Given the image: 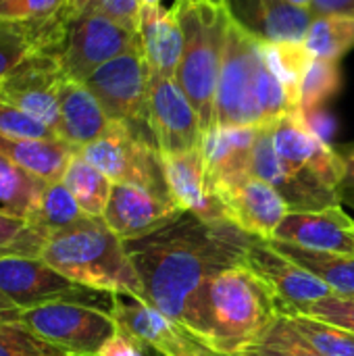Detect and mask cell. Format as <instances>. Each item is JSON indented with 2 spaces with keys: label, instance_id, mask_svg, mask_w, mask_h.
I'll list each match as a JSON object with an SVG mask.
<instances>
[{
  "label": "cell",
  "instance_id": "27",
  "mask_svg": "<svg viewBox=\"0 0 354 356\" xmlns=\"http://www.w3.org/2000/svg\"><path fill=\"white\" fill-rule=\"evenodd\" d=\"M280 319L292 332V336L315 355L354 356V334L346 330L298 313H282Z\"/></svg>",
  "mask_w": 354,
  "mask_h": 356
},
{
  "label": "cell",
  "instance_id": "24",
  "mask_svg": "<svg viewBox=\"0 0 354 356\" xmlns=\"http://www.w3.org/2000/svg\"><path fill=\"white\" fill-rule=\"evenodd\" d=\"M0 152L13 163L33 173L35 177L52 184L63 181L71 159L79 152L75 146L61 138L50 140H17L0 136Z\"/></svg>",
  "mask_w": 354,
  "mask_h": 356
},
{
  "label": "cell",
  "instance_id": "19",
  "mask_svg": "<svg viewBox=\"0 0 354 356\" xmlns=\"http://www.w3.org/2000/svg\"><path fill=\"white\" fill-rule=\"evenodd\" d=\"M167 192L182 213L204 221H227L223 204L215 194L200 148L182 154H161Z\"/></svg>",
  "mask_w": 354,
  "mask_h": 356
},
{
  "label": "cell",
  "instance_id": "15",
  "mask_svg": "<svg viewBox=\"0 0 354 356\" xmlns=\"http://www.w3.org/2000/svg\"><path fill=\"white\" fill-rule=\"evenodd\" d=\"M225 217L257 240H273L282 219L292 211L286 198L267 181L244 175L236 181L215 188Z\"/></svg>",
  "mask_w": 354,
  "mask_h": 356
},
{
  "label": "cell",
  "instance_id": "29",
  "mask_svg": "<svg viewBox=\"0 0 354 356\" xmlns=\"http://www.w3.org/2000/svg\"><path fill=\"white\" fill-rule=\"evenodd\" d=\"M305 46L313 58L340 60L354 48V17L351 15H321L315 17L307 35Z\"/></svg>",
  "mask_w": 354,
  "mask_h": 356
},
{
  "label": "cell",
  "instance_id": "41",
  "mask_svg": "<svg viewBox=\"0 0 354 356\" xmlns=\"http://www.w3.org/2000/svg\"><path fill=\"white\" fill-rule=\"evenodd\" d=\"M309 10L313 17L321 15H351L354 17V0H315Z\"/></svg>",
  "mask_w": 354,
  "mask_h": 356
},
{
  "label": "cell",
  "instance_id": "44",
  "mask_svg": "<svg viewBox=\"0 0 354 356\" xmlns=\"http://www.w3.org/2000/svg\"><path fill=\"white\" fill-rule=\"evenodd\" d=\"M288 2H292V4H296V6H305V8H309L315 0H288Z\"/></svg>",
  "mask_w": 354,
  "mask_h": 356
},
{
  "label": "cell",
  "instance_id": "26",
  "mask_svg": "<svg viewBox=\"0 0 354 356\" xmlns=\"http://www.w3.org/2000/svg\"><path fill=\"white\" fill-rule=\"evenodd\" d=\"M63 184L67 186V190L73 194L79 209L88 217L104 215L111 192H113V181L100 169L88 163L79 152L71 159L63 175Z\"/></svg>",
  "mask_w": 354,
  "mask_h": 356
},
{
  "label": "cell",
  "instance_id": "13",
  "mask_svg": "<svg viewBox=\"0 0 354 356\" xmlns=\"http://www.w3.org/2000/svg\"><path fill=\"white\" fill-rule=\"evenodd\" d=\"M111 315L121 332L163 356H227L198 342L159 309L131 294H111Z\"/></svg>",
  "mask_w": 354,
  "mask_h": 356
},
{
  "label": "cell",
  "instance_id": "6",
  "mask_svg": "<svg viewBox=\"0 0 354 356\" xmlns=\"http://www.w3.org/2000/svg\"><path fill=\"white\" fill-rule=\"evenodd\" d=\"M263 42L230 19L215 96V125L265 127L259 102Z\"/></svg>",
  "mask_w": 354,
  "mask_h": 356
},
{
  "label": "cell",
  "instance_id": "36",
  "mask_svg": "<svg viewBox=\"0 0 354 356\" xmlns=\"http://www.w3.org/2000/svg\"><path fill=\"white\" fill-rule=\"evenodd\" d=\"M282 313H298L307 315L325 323H332L340 330L354 334V296H338L332 294L328 298L296 307V309H282ZM280 313V315H282Z\"/></svg>",
  "mask_w": 354,
  "mask_h": 356
},
{
  "label": "cell",
  "instance_id": "40",
  "mask_svg": "<svg viewBox=\"0 0 354 356\" xmlns=\"http://www.w3.org/2000/svg\"><path fill=\"white\" fill-rule=\"evenodd\" d=\"M96 356H144L142 355V346L131 338L127 336L125 332H121L117 327V332L104 342V346L98 350Z\"/></svg>",
  "mask_w": 354,
  "mask_h": 356
},
{
  "label": "cell",
  "instance_id": "43",
  "mask_svg": "<svg viewBox=\"0 0 354 356\" xmlns=\"http://www.w3.org/2000/svg\"><path fill=\"white\" fill-rule=\"evenodd\" d=\"M15 313H17V309L0 294V319H13Z\"/></svg>",
  "mask_w": 354,
  "mask_h": 356
},
{
  "label": "cell",
  "instance_id": "5",
  "mask_svg": "<svg viewBox=\"0 0 354 356\" xmlns=\"http://www.w3.org/2000/svg\"><path fill=\"white\" fill-rule=\"evenodd\" d=\"M171 8L184 31V54L175 81L194 104L204 134L215 125V96L230 15L223 4L211 0H175Z\"/></svg>",
  "mask_w": 354,
  "mask_h": 356
},
{
  "label": "cell",
  "instance_id": "42",
  "mask_svg": "<svg viewBox=\"0 0 354 356\" xmlns=\"http://www.w3.org/2000/svg\"><path fill=\"white\" fill-rule=\"evenodd\" d=\"M344 163H346V177H344V184L354 188V146L344 154Z\"/></svg>",
  "mask_w": 354,
  "mask_h": 356
},
{
  "label": "cell",
  "instance_id": "32",
  "mask_svg": "<svg viewBox=\"0 0 354 356\" xmlns=\"http://www.w3.org/2000/svg\"><path fill=\"white\" fill-rule=\"evenodd\" d=\"M48 232L29 223L6 209H0V259L4 257H42Z\"/></svg>",
  "mask_w": 354,
  "mask_h": 356
},
{
  "label": "cell",
  "instance_id": "37",
  "mask_svg": "<svg viewBox=\"0 0 354 356\" xmlns=\"http://www.w3.org/2000/svg\"><path fill=\"white\" fill-rule=\"evenodd\" d=\"M73 15H102L131 31H138L140 0H69Z\"/></svg>",
  "mask_w": 354,
  "mask_h": 356
},
{
  "label": "cell",
  "instance_id": "4",
  "mask_svg": "<svg viewBox=\"0 0 354 356\" xmlns=\"http://www.w3.org/2000/svg\"><path fill=\"white\" fill-rule=\"evenodd\" d=\"M277 317V296L246 265H232L211 277V350L219 355H236L257 342Z\"/></svg>",
  "mask_w": 354,
  "mask_h": 356
},
{
  "label": "cell",
  "instance_id": "12",
  "mask_svg": "<svg viewBox=\"0 0 354 356\" xmlns=\"http://www.w3.org/2000/svg\"><path fill=\"white\" fill-rule=\"evenodd\" d=\"M146 121L159 154H182L200 146V117L175 77L150 73Z\"/></svg>",
  "mask_w": 354,
  "mask_h": 356
},
{
  "label": "cell",
  "instance_id": "34",
  "mask_svg": "<svg viewBox=\"0 0 354 356\" xmlns=\"http://www.w3.org/2000/svg\"><path fill=\"white\" fill-rule=\"evenodd\" d=\"M0 356H77L46 342L17 319H0Z\"/></svg>",
  "mask_w": 354,
  "mask_h": 356
},
{
  "label": "cell",
  "instance_id": "2",
  "mask_svg": "<svg viewBox=\"0 0 354 356\" xmlns=\"http://www.w3.org/2000/svg\"><path fill=\"white\" fill-rule=\"evenodd\" d=\"M40 259L73 284L88 290L102 294H131L146 300L142 282L123 240L102 217H86L75 225L48 234Z\"/></svg>",
  "mask_w": 354,
  "mask_h": 356
},
{
  "label": "cell",
  "instance_id": "23",
  "mask_svg": "<svg viewBox=\"0 0 354 356\" xmlns=\"http://www.w3.org/2000/svg\"><path fill=\"white\" fill-rule=\"evenodd\" d=\"M111 125L108 115L83 81L65 79L58 98V138L81 150Z\"/></svg>",
  "mask_w": 354,
  "mask_h": 356
},
{
  "label": "cell",
  "instance_id": "22",
  "mask_svg": "<svg viewBox=\"0 0 354 356\" xmlns=\"http://www.w3.org/2000/svg\"><path fill=\"white\" fill-rule=\"evenodd\" d=\"M138 38L152 75L175 77L184 54V31L173 8L144 4L140 8Z\"/></svg>",
  "mask_w": 354,
  "mask_h": 356
},
{
  "label": "cell",
  "instance_id": "18",
  "mask_svg": "<svg viewBox=\"0 0 354 356\" xmlns=\"http://www.w3.org/2000/svg\"><path fill=\"white\" fill-rule=\"evenodd\" d=\"M273 240H282L313 252L354 257V219L340 204L321 211H290Z\"/></svg>",
  "mask_w": 354,
  "mask_h": 356
},
{
  "label": "cell",
  "instance_id": "21",
  "mask_svg": "<svg viewBox=\"0 0 354 356\" xmlns=\"http://www.w3.org/2000/svg\"><path fill=\"white\" fill-rule=\"evenodd\" d=\"M263 127H223L213 125L202 134L200 152L213 190L250 175V159Z\"/></svg>",
  "mask_w": 354,
  "mask_h": 356
},
{
  "label": "cell",
  "instance_id": "47",
  "mask_svg": "<svg viewBox=\"0 0 354 356\" xmlns=\"http://www.w3.org/2000/svg\"><path fill=\"white\" fill-rule=\"evenodd\" d=\"M0 2H4V0H0Z\"/></svg>",
  "mask_w": 354,
  "mask_h": 356
},
{
  "label": "cell",
  "instance_id": "20",
  "mask_svg": "<svg viewBox=\"0 0 354 356\" xmlns=\"http://www.w3.org/2000/svg\"><path fill=\"white\" fill-rule=\"evenodd\" d=\"M230 19L263 44L305 42L313 13L288 0H223Z\"/></svg>",
  "mask_w": 354,
  "mask_h": 356
},
{
  "label": "cell",
  "instance_id": "39",
  "mask_svg": "<svg viewBox=\"0 0 354 356\" xmlns=\"http://www.w3.org/2000/svg\"><path fill=\"white\" fill-rule=\"evenodd\" d=\"M29 52H33V44L25 29L15 23H0V86Z\"/></svg>",
  "mask_w": 354,
  "mask_h": 356
},
{
  "label": "cell",
  "instance_id": "8",
  "mask_svg": "<svg viewBox=\"0 0 354 356\" xmlns=\"http://www.w3.org/2000/svg\"><path fill=\"white\" fill-rule=\"evenodd\" d=\"M79 154L113 184H140L167 190L156 146L125 123L111 121L108 129L96 142L83 146Z\"/></svg>",
  "mask_w": 354,
  "mask_h": 356
},
{
  "label": "cell",
  "instance_id": "25",
  "mask_svg": "<svg viewBox=\"0 0 354 356\" xmlns=\"http://www.w3.org/2000/svg\"><path fill=\"white\" fill-rule=\"evenodd\" d=\"M277 252L292 259L315 277H319L334 294L338 296H354V257L346 254H325L313 252L282 240H267Z\"/></svg>",
  "mask_w": 354,
  "mask_h": 356
},
{
  "label": "cell",
  "instance_id": "16",
  "mask_svg": "<svg viewBox=\"0 0 354 356\" xmlns=\"http://www.w3.org/2000/svg\"><path fill=\"white\" fill-rule=\"evenodd\" d=\"M179 215L182 211L175 207L167 190L140 184H113L102 219L125 242L152 234L175 221Z\"/></svg>",
  "mask_w": 354,
  "mask_h": 356
},
{
  "label": "cell",
  "instance_id": "45",
  "mask_svg": "<svg viewBox=\"0 0 354 356\" xmlns=\"http://www.w3.org/2000/svg\"><path fill=\"white\" fill-rule=\"evenodd\" d=\"M140 4H161V0H140Z\"/></svg>",
  "mask_w": 354,
  "mask_h": 356
},
{
  "label": "cell",
  "instance_id": "28",
  "mask_svg": "<svg viewBox=\"0 0 354 356\" xmlns=\"http://www.w3.org/2000/svg\"><path fill=\"white\" fill-rule=\"evenodd\" d=\"M46 186L48 181L25 171L23 167H19L17 163H13L8 156L0 152V204L2 209L29 219L35 213Z\"/></svg>",
  "mask_w": 354,
  "mask_h": 356
},
{
  "label": "cell",
  "instance_id": "30",
  "mask_svg": "<svg viewBox=\"0 0 354 356\" xmlns=\"http://www.w3.org/2000/svg\"><path fill=\"white\" fill-rule=\"evenodd\" d=\"M263 54H265L269 69L277 75V79L284 83V88L292 96L294 104L298 106L300 86H303L307 69L313 63V54L307 50L305 42L263 44Z\"/></svg>",
  "mask_w": 354,
  "mask_h": 356
},
{
  "label": "cell",
  "instance_id": "1",
  "mask_svg": "<svg viewBox=\"0 0 354 356\" xmlns=\"http://www.w3.org/2000/svg\"><path fill=\"white\" fill-rule=\"evenodd\" d=\"M255 240L230 221H204L182 213L169 225L123 244L146 302L211 348L209 282L242 263Z\"/></svg>",
  "mask_w": 354,
  "mask_h": 356
},
{
  "label": "cell",
  "instance_id": "31",
  "mask_svg": "<svg viewBox=\"0 0 354 356\" xmlns=\"http://www.w3.org/2000/svg\"><path fill=\"white\" fill-rule=\"evenodd\" d=\"M86 217L88 215L79 209L77 200L67 190V186L63 181H52L46 186L35 213L27 221L42 227L44 232L52 234V232L65 229L69 225H75Z\"/></svg>",
  "mask_w": 354,
  "mask_h": 356
},
{
  "label": "cell",
  "instance_id": "17",
  "mask_svg": "<svg viewBox=\"0 0 354 356\" xmlns=\"http://www.w3.org/2000/svg\"><path fill=\"white\" fill-rule=\"evenodd\" d=\"M242 265L257 273L273 290L280 300V313L282 309H296L334 294L319 277L277 252L265 240H255L250 244Z\"/></svg>",
  "mask_w": 354,
  "mask_h": 356
},
{
  "label": "cell",
  "instance_id": "46",
  "mask_svg": "<svg viewBox=\"0 0 354 356\" xmlns=\"http://www.w3.org/2000/svg\"><path fill=\"white\" fill-rule=\"evenodd\" d=\"M211 2H219V4H223V0H211Z\"/></svg>",
  "mask_w": 354,
  "mask_h": 356
},
{
  "label": "cell",
  "instance_id": "35",
  "mask_svg": "<svg viewBox=\"0 0 354 356\" xmlns=\"http://www.w3.org/2000/svg\"><path fill=\"white\" fill-rule=\"evenodd\" d=\"M227 356H319L309 350L303 342H298L292 332L284 325V321L277 317V321L250 346L242 348L240 353Z\"/></svg>",
  "mask_w": 354,
  "mask_h": 356
},
{
  "label": "cell",
  "instance_id": "3",
  "mask_svg": "<svg viewBox=\"0 0 354 356\" xmlns=\"http://www.w3.org/2000/svg\"><path fill=\"white\" fill-rule=\"evenodd\" d=\"M273 146L288 175L286 202L292 211H321L338 204V188L346 163L309 123L303 111H292L271 125Z\"/></svg>",
  "mask_w": 354,
  "mask_h": 356
},
{
  "label": "cell",
  "instance_id": "7",
  "mask_svg": "<svg viewBox=\"0 0 354 356\" xmlns=\"http://www.w3.org/2000/svg\"><path fill=\"white\" fill-rule=\"evenodd\" d=\"M46 342L77 356H96L117 332L111 311L83 300H54L13 315Z\"/></svg>",
  "mask_w": 354,
  "mask_h": 356
},
{
  "label": "cell",
  "instance_id": "38",
  "mask_svg": "<svg viewBox=\"0 0 354 356\" xmlns=\"http://www.w3.org/2000/svg\"><path fill=\"white\" fill-rule=\"evenodd\" d=\"M0 136L2 138H17V140H50L58 138L54 129H50L40 119L31 117L29 113L0 102Z\"/></svg>",
  "mask_w": 354,
  "mask_h": 356
},
{
  "label": "cell",
  "instance_id": "9",
  "mask_svg": "<svg viewBox=\"0 0 354 356\" xmlns=\"http://www.w3.org/2000/svg\"><path fill=\"white\" fill-rule=\"evenodd\" d=\"M98 98L111 121L125 123L134 129L148 127V86L150 69L144 58L140 40L127 52L102 65L83 81Z\"/></svg>",
  "mask_w": 354,
  "mask_h": 356
},
{
  "label": "cell",
  "instance_id": "14",
  "mask_svg": "<svg viewBox=\"0 0 354 356\" xmlns=\"http://www.w3.org/2000/svg\"><path fill=\"white\" fill-rule=\"evenodd\" d=\"M96 290L73 284L40 257L0 259V294L17 309H31L54 300H81Z\"/></svg>",
  "mask_w": 354,
  "mask_h": 356
},
{
  "label": "cell",
  "instance_id": "10",
  "mask_svg": "<svg viewBox=\"0 0 354 356\" xmlns=\"http://www.w3.org/2000/svg\"><path fill=\"white\" fill-rule=\"evenodd\" d=\"M138 31H131L102 15H73L58 60L67 79L86 81L108 60L138 44Z\"/></svg>",
  "mask_w": 354,
  "mask_h": 356
},
{
  "label": "cell",
  "instance_id": "11",
  "mask_svg": "<svg viewBox=\"0 0 354 356\" xmlns=\"http://www.w3.org/2000/svg\"><path fill=\"white\" fill-rule=\"evenodd\" d=\"M65 79L58 54L33 50L4 77L0 102L29 113L58 136V98Z\"/></svg>",
  "mask_w": 354,
  "mask_h": 356
},
{
  "label": "cell",
  "instance_id": "33",
  "mask_svg": "<svg viewBox=\"0 0 354 356\" xmlns=\"http://www.w3.org/2000/svg\"><path fill=\"white\" fill-rule=\"evenodd\" d=\"M340 81L342 75H340V65L336 60L313 58L300 86L298 111H303L305 115L319 111L340 90Z\"/></svg>",
  "mask_w": 354,
  "mask_h": 356
}]
</instances>
